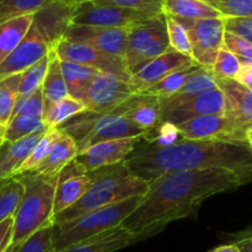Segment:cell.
Listing matches in <instances>:
<instances>
[{"mask_svg":"<svg viewBox=\"0 0 252 252\" xmlns=\"http://www.w3.org/2000/svg\"><path fill=\"white\" fill-rule=\"evenodd\" d=\"M78 153V147L73 138L63 133V135L48 153L46 159L29 174L42 177L58 176L62 170L75 159Z\"/></svg>","mask_w":252,"mask_h":252,"instance_id":"cell-26","label":"cell"},{"mask_svg":"<svg viewBox=\"0 0 252 252\" xmlns=\"http://www.w3.org/2000/svg\"><path fill=\"white\" fill-rule=\"evenodd\" d=\"M41 90L42 98H43V111L68 96V90L62 73L61 61L54 51H51V61Z\"/></svg>","mask_w":252,"mask_h":252,"instance_id":"cell-29","label":"cell"},{"mask_svg":"<svg viewBox=\"0 0 252 252\" xmlns=\"http://www.w3.org/2000/svg\"><path fill=\"white\" fill-rule=\"evenodd\" d=\"M24 196V186L17 177L0 181V223L14 217Z\"/></svg>","mask_w":252,"mask_h":252,"instance_id":"cell-35","label":"cell"},{"mask_svg":"<svg viewBox=\"0 0 252 252\" xmlns=\"http://www.w3.org/2000/svg\"><path fill=\"white\" fill-rule=\"evenodd\" d=\"M164 14L176 19H219L223 15L203 0H164Z\"/></svg>","mask_w":252,"mask_h":252,"instance_id":"cell-28","label":"cell"},{"mask_svg":"<svg viewBox=\"0 0 252 252\" xmlns=\"http://www.w3.org/2000/svg\"><path fill=\"white\" fill-rule=\"evenodd\" d=\"M144 196H135L118 203L101 207L71 220L53 225V241L56 251L98 235L122 225L123 221L140 206Z\"/></svg>","mask_w":252,"mask_h":252,"instance_id":"cell-5","label":"cell"},{"mask_svg":"<svg viewBox=\"0 0 252 252\" xmlns=\"http://www.w3.org/2000/svg\"><path fill=\"white\" fill-rule=\"evenodd\" d=\"M47 129L48 128H42L33 134L27 135L15 142H7V140L2 142V144L0 145V181L10 179L16 174L17 170L29 158L32 149L36 147Z\"/></svg>","mask_w":252,"mask_h":252,"instance_id":"cell-22","label":"cell"},{"mask_svg":"<svg viewBox=\"0 0 252 252\" xmlns=\"http://www.w3.org/2000/svg\"><path fill=\"white\" fill-rule=\"evenodd\" d=\"M236 81L244 85L245 88H248L249 90L252 91V68L249 66H241V70L239 73V75L236 76Z\"/></svg>","mask_w":252,"mask_h":252,"instance_id":"cell-46","label":"cell"},{"mask_svg":"<svg viewBox=\"0 0 252 252\" xmlns=\"http://www.w3.org/2000/svg\"><path fill=\"white\" fill-rule=\"evenodd\" d=\"M63 135V133L58 129V128H48L47 132L44 133L43 137L39 139V142L37 143L36 147L32 149L31 154L29 155L26 160H25L24 164L21 165L19 170L16 171V174L12 177L19 176L22 174H29L32 172L48 155V153L51 152V149L53 148V145L56 144L59 140V138Z\"/></svg>","mask_w":252,"mask_h":252,"instance_id":"cell-33","label":"cell"},{"mask_svg":"<svg viewBox=\"0 0 252 252\" xmlns=\"http://www.w3.org/2000/svg\"><path fill=\"white\" fill-rule=\"evenodd\" d=\"M223 47L238 58L241 66L252 68V43L250 42L225 31Z\"/></svg>","mask_w":252,"mask_h":252,"instance_id":"cell-42","label":"cell"},{"mask_svg":"<svg viewBox=\"0 0 252 252\" xmlns=\"http://www.w3.org/2000/svg\"><path fill=\"white\" fill-rule=\"evenodd\" d=\"M140 138H123L97 143L78 153L73 164L83 174H89L101 167L111 166L126 161L139 143Z\"/></svg>","mask_w":252,"mask_h":252,"instance_id":"cell-11","label":"cell"},{"mask_svg":"<svg viewBox=\"0 0 252 252\" xmlns=\"http://www.w3.org/2000/svg\"><path fill=\"white\" fill-rule=\"evenodd\" d=\"M207 115H224V96L218 86L175 107L161 111L159 123L166 122L177 126L192 118Z\"/></svg>","mask_w":252,"mask_h":252,"instance_id":"cell-18","label":"cell"},{"mask_svg":"<svg viewBox=\"0 0 252 252\" xmlns=\"http://www.w3.org/2000/svg\"><path fill=\"white\" fill-rule=\"evenodd\" d=\"M61 68L68 90V96L80 101L84 105L89 89L100 71L90 66L64 61H61Z\"/></svg>","mask_w":252,"mask_h":252,"instance_id":"cell-27","label":"cell"},{"mask_svg":"<svg viewBox=\"0 0 252 252\" xmlns=\"http://www.w3.org/2000/svg\"><path fill=\"white\" fill-rule=\"evenodd\" d=\"M84 111L85 106L80 101L66 96L65 98L43 111V125L47 128H58L59 126Z\"/></svg>","mask_w":252,"mask_h":252,"instance_id":"cell-31","label":"cell"},{"mask_svg":"<svg viewBox=\"0 0 252 252\" xmlns=\"http://www.w3.org/2000/svg\"><path fill=\"white\" fill-rule=\"evenodd\" d=\"M17 252H57L53 241V225L36 231L17 248Z\"/></svg>","mask_w":252,"mask_h":252,"instance_id":"cell-40","label":"cell"},{"mask_svg":"<svg viewBox=\"0 0 252 252\" xmlns=\"http://www.w3.org/2000/svg\"><path fill=\"white\" fill-rule=\"evenodd\" d=\"M216 81L224 96V116L246 139V132L252 127V91L235 79L216 78Z\"/></svg>","mask_w":252,"mask_h":252,"instance_id":"cell-13","label":"cell"},{"mask_svg":"<svg viewBox=\"0 0 252 252\" xmlns=\"http://www.w3.org/2000/svg\"><path fill=\"white\" fill-rule=\"evenodd\" d=\"M21 74L0 80V127H6L14 112Z\"/></svg>","mask_w":252,"mask_h":252,"instance_id":"cell-37","label":"cell"},{"mask_svg":"<svg viewBox=\"0 0 252 252\" xmlns=\"http://www.w3.org/2000/svg\"><path fill=\"white\" fill-rule=\"evenodd\" d=\"M213 6L223 17L252 16V0H216Z\"/></svg>","mask_w":252,"mask_h":252,"instance_id":"cell-43","label":"cell"},{"mask_svg":"<svg viewBox=\"0 0 252 252\" xmlns=\"http://www.w3.org/2000/svg\"><path fill=\"white\" fill-rule=\"evenodd\" d=\"M93 185L90 174H83L73 162L66 165L58 175L54 192L53 218L76 203Z\"/></svg>","mask_w":252,"mask_h":252,"instance_id":"cell-21","label":"cell"},{"mask_svg":"<svg viewBox=\"0 0 252 252\" xmlns=\"http://www.w3.org/2000/svg\"><path fill=\"white\" fill-rule=\"evenodd\" d=\"M15 177L24 186V196L12 217L11 245L20 246L39 229L53 225V201L58 176L42 177L22 174Z\"/></svg>","mask_w":252,"mask_h":252,"instance_id":"cell-4","label":"cell"},{"mask_svg":"<svg viewBox=\"0 0 252 252\" xmlns=\"http://www.w3.org/2000/svg\"><path fill=\"white\" fill-rule=\"evenodd\" d=\"M170 49L165 15L149 17L128 29L125 62L132 75L140 66Z\"/></svg>","mask_w":252,"mask_h":252,"instance_id":"cell-7","label":"cell"},{"mask_svg":"<svg viewBox=\"0 0 252 252\" xmlns=\"http://www.w3.org/2000/svg\"><path fill=\"white\" fill-rule=\"evenodd\" d=\"M49 61H51V52L48 53V56L43 57L41 61H38L36 64L30 66L27 70L21 73L16 103L26 100L37 89L41 88L44 76H46L47 69H48Z\"/></svg>","mask_w":252,"mask_h":252,"instance_id":"cell-34","label":"cell"},{"mask_svg":"<svg viewBox=\"0 0 252 252\" xmlns=\"http://www.w3.org/2000/svg\"><path fill=\"white\" fill-rule=\"evenodd\" d=\"M49 52L51 48L42 34L31 25L19 46L0 63V80L24 73L43 57L48 56Z\"/></svg>","mask_w":252,"mask_h":252,"instance_id":"cell-16","label":"cell"},{"mask_svg":"<svg viewBox=\"0 0 252 252\" xmlns=\"http://www.w3.org/2000/svg\"><path fill=\"white\" fill-rule=\"evenodd\" d=\"M211 252H240V250H239V248L235 244H229V245L219 246V248L214 249V250Z\"/></svg>","mask_w":252,"mask_h":252,"instance_id":"cell-48","label":"cell"},{"mask_svg":"<svg viewBox=\"0 0 252 252\" xmlns=\"http://www.w3.org/2000/svg\"><path fill=\"white\" fill-rule=\"evenodd\" d=\"M245 233L248 234V235H250L251 238H252V229H251V230H248V231H245Z\"/></svg>","mask_w":252,"mask_h":252,"instance_id":"cell-54","label":"cell"},{"mask_svg":"<svg viewBox=\"0 0 252 252\" xmlns=\"http://www.w3.org/2000/svg\"><path fill=\"white\" fill-rule=\"evenodd\" d=\"M33 15H26L0 24V63L19 46L32 25Z\"/></svg>","mask_w":252,"mask_h":252,"instance_id":"cell-30","label":"cell"},{"mask_svg":"<svg viewBox=\"0 0 252 252\" xmlns=\"http://www.w3.org/2000/svg\"><path fill=\"white\" fill-rule=\"evenodd\" d=\"M249 182L246 177L223 169L167 172L149 182V191L140 206L121 226L144 240L171 221L189 218L209 197L234 191Z\"/></svg>","mask_w":252,"mask_h":252,"instance_id":"cell-1","label":"cell"},{"mask_svg":"<svg viewBox=\"0 0 252 252\" xmlns=\"http://www.w3.org/2000/svg\"><path fill=\"white\" fill-rule=\"evenodd\" d=\"M128 29L71 25L63 39L93 46L105 53L125 58Z\"/></svg>","mask_w":252,"mask_h":252,"instance_id":"cell-17","label":"cell"},{"mask_svg":"<svg viewBox=\"0 0 252 252\" xmlns=\"http://www.w3.org/2000/svg\"><path fill=\"white\" fill-rule=\"evenodd\" d=\"M182 139L246 140L241 137L224 115H207L192 118L176 126Z\"/></svg>","mask_w":252,"mask_h":252,"instance_id":"cell-20","label":"cell"},{"mask_svg":"<svg viewBox=\"0 0 252 252\" xmlns=\"http://www.w3.org/2000/svg\"><path fill=\"white\" fill-rule=\"evenodd\" d=\"M93 2L133 10L149 17L164 14V0H93Z\"/></svg>","mask_w":252,"mask_h":252,"instance_id":"cell-38","label":"cell"},{"mask_svg":"<svg viewBox=\"0 0 252 252\" xmlns=\"http://www.w3.org/2000/svg\"><path fill=\"white\" fill-rule=\"evenodd\" d=\"M246 140H248L250 144H252V127H250L246 132Z\"/></svg>","mask_w":252,"mask_h":252,"instance_id":"cell-50","label":"cell"},{"mask_svg":"<svg viewBox=\"0 0 252 252\" xmlns=\"http://www.w3.org/2000/svg\"><path fill=\"white\" fill-rule=\"evenodd\" d=\"M117 112L127 117L140 129H153L160 120V101L159 97L145 94H135L129 100L116 108Z\"/></svg>","mask_w":252,"mask_h":252,"instance_id":"cell-23","label":"cell"},{"mask_svg":"<svg viewBox=\"0 0 252 252\" xmlns=\"http://www.w3.org/2000/svg\"><path fill=\"white\" fill-rule=\"evenodd\" d=\"M75 7L54 0L33 15L32 26L42 34L51 51H54L63 41L66 31L71 26Z\"/></svg>","mask_w":252,"mask_h":252,"instance_id":"cell-19","label":"cell"},{"mask_svg":"<svg viewBox=\"0 0 252 252\" xmlns=\"http://www.w3.org/2000/svg\"><path fill=\"white\" fill-rule=\"evenodd\" d=\"M54 52L61 61L90 66L98 71L113 74L123 80L129 81L130 74L126 65L125 58L105 53L86 43L71 42L66 39L61 41Z\"/></svg>","mask_w":252,"mask_h":252,"instance_id":"cell-9","label":"cell"},{"mask_svg":"<svg viewBox=\"0 0 252 252\" xmlns=\"http://www.w3.org/2000/svg\"><path fill=\"white\" fill-rule=\"evenodd\" d=\"M225 31L236 34L252 43V16L224 17Z\"/></svg>","mask_w":252,"mask_h":252,"instance_id":"cell-44","label":"cell"},{"mask_svg":"<svg viewBox=\"0 0 252 252\" xmlns=\"http://www.w3.org/2000/svg\"><path fill=\"white\" fill-rule=\"evenodd\" d=\"M93 185L74 206L53 218V225L71 220L101 207L118 203L135 196H145L149 191V182L133 175L125 161L111 166L101 167L89 172Z\"/></svg>","mask_w":252,"mask_h":252,"instance_id":"cell-3","label":"cell"},{"mask_svg":"<svg viewBox=\"0 0 252 252\" xmlns=\"http://www.w3.org/2000/svg\"><path fill=\"white\" fill-rule=\"evenodd\" d=\"M58 129L73 138L79 153L107 140L133 137L143 139L147 133L116 111L96 113L85 110L59 126Z\"/></svg>","mask_w":252,"mask_h":252,"instance_id":"cell-6","label":"cell"},{"mask_svg":"<svg viewBox=\"0 0 252 252\" xmlns=\"http://www.w3.org/2000/svg\"><path fill=\"white\" fill-rule=\"evenodd\" d=\"M56 1H61V2H64V4L76 6V5L84 4V2H88V1H93V0H56Z\"/></svg>","mask_w":252,"mask_h":252,"instance_id":"cell-49","label":"cell"},{"mask_svg":"<svg viewBox=\"0 0 252 252\" xmlns=\"http://www.w3.org/2000/svg\"><path fill=\"white\" fill-rule=\"evenodd\" d=\"M12 228H14L12 217L0 223V252H5V250L11 245Z\"/></svg>","mask_w":252,"mask_h":252,"instance_id":"cell-45","label":"cell"},{"mask_svg":"<svg viewBox=\"0 0 252 252\" xmlns=\"http://www.w3.org/2000/svg\"><path fill=\"white\" fill-rule=\"evenodd\" d=\"M165 21H166V31L167 37H169L170 48L192 58L191 42H189L186 30L182 27V25L176 19L169 16V15H165Z\"/></svg>","mask_w":252,"mask_h":252,"instance_id":"cell-39","label":"cell"},{"mask_svg":"<svg viewBox=\"0 0 252 252\" xmlns=\"http://www.w3.org/2000/svg\"><path fill=\"white\" fill-rule=\"evenodd\" d=\"M135 95L129 81L123 80L110 73H100L96 75L86 95V111L96 113H108L120 107L122 103Z\"/></svg>","mask_w":252,"mask_h":252,"instance_id":"cell-10","label":"cell"},{"mask_svg":"<svg viewBox=\"0 0 252 252\" xmlns=\"http://www.w3.org/2000/svg\"><path fill=\"white\" fill-rule=\"evenodd\" d=\"M234 244L238 246L240 252H252V238L246 233L240 234Z\"/></svg>","mask_w":252,"mask_h":252,"instance_id":"cell-47","label":"cell"},{"mask_svg":"<svg viewBox=\"0 0 252 252\" xmlns=\"http://www.w3.org/2000/svg\"><path fill=\"white\" fill-rule=\"evenodd\" d=\"M43 125V98L41 88L26 100L16 103L11 118L4 129V140L15 142L42 129Z\"/></svg>","mask_w":252,"mask_h":252,"instance_id":"cell-15","label":"cell"},{"mask_svg":"<svg viewBox=\"0 0 252 252\" xmlns=\"http://www.w3.org/2000/svg\"><path fill=\"white\" fill-rule=\"evenodd\" d=\"M193 64H197L193 59L170 48L161 56L152 59L140 66L137 71H134L130 75L129 84L135 94H140L154 84L159 83L169 74L191 66Z\"/></svg>","mask_w":252,"mask_h":252,"instance_id":"cell-14","label":"cell"},{"mask_svg":"<svg viewBox=\"0 0 252 252\" xmlns=\"http://www.w3.org/2000/svg\"><path fill=\"white\" fill-rule=\"evenodd\" d=\"M149 19V16L133 10L111 5H98L93 1L76 5L71 25L83 26L129 29L133 25Z\"/></svg>","mask_w":252,"mask_h":252,"instance_id":"cell-12","label":"cell"},{"mask_svg":"<svg viewBox=\"0 0 252 252\" xmlns=\"http://www.w3.org/2000/svg\"><path fill=\"white\" fill-rule=\"evenodd\" d=\"M17 248H19V246H15V245H10L9 248L6 249V250H5V252H17Z\"/></svg>","mask_w":252,"mask_h":252,"instance_id":"cell-51","label":"cell"},{"mask_svg":"<svg viewBox=\"0 0 252 252\" xmlns=\"http://www.w3.org/2000/svg\"><path fill=\"white\" fill-rule=\"evenodd\" d=\"M214 88H217V81L212 69L201 66L198 70L194 71L187 79L186 83L182 85V88L177 93L169 96V97L159 98L160 112L175 107V106L180 105V103L185 102L187 100H191V98L196 97V96L201 95V94L206 93L208 90H212Z\"/></svg>","mask_w":252,"mask_h":252,"instance_id":"cell-25","label":"cell"},{"mask_svg":"<svg viewBox=\"0 0 252 252\" xmlns=\"http://www.w3.org/2000/svg\"><path fill=\"white\" fill-rule=\"evenodd\" d=\"M125 164L147 182L167 172L208 169L229 170L252 182V144L225 139H181L167 147L138 143Z\"/></svg>","mask_w":252,"mask_h":252,"instance_id":"cell-2","label":"cell"},{"mask_svg":"<svg viewBox=\"0 0 252 252\" xmlns=\"http://www.w3.org/2000/svg\"><path fill=\"white\" fill-rule=\"evenodd\" d=\"M176 20L189 34L192 47V59L198 65L212 69L219 51L223 48L224 33H225L224 17L204 20Z\"/></svg>","mask_w":252,"mask_h":252,"instance_id":"cell-8","label":"cell"},{"mask_svg":"<svg viewBox=\"0 0 252 252\" xmlns=\"http://www.w3.org/2000/svg\"><path fill=\"white\" fill-rule=\"evenodd\" d=\"M4 127H0V145L2 144V142H4Z\"/></svg>","mask_w":252,"mask_h":252,"instance_id":"cell-52","label":"cell"},{"mask_svg":"<svg viewBox=\"0 0 252 252\" xmlns=\"http://www.w3.org/2000/svg\"><path fill=\"white\" fill-rule=\"evenodd\" d=\"M241 70V64L235 56L226 48H221L212 66L217 79H236Z\"/></svg>","mask_w":252,"mask_h":252,"instance_id":"cell-41","label":"cell"},{"mask_svg":"<svg viewBox=\"0 0 252 252\" xmlns=\"http://www.w3.org/2000/svg\"><path fill=\"white\" fill-rule=\"evenodd\" d=\"M203 1L208 2V4H211V5H214V2H216V0H203Z\"/></svg>","mask_w":252,"mask_h":252,"instance_id":"cell-53","label":"cell"},{"mask_svg":"<svg viewBox=\"0 0 252 252\" xmlns=\"http://www.w3.org/2000/svg\"><path fill=\"white\" fill-rule=\"evenodd\" d=\"M54 0H0V24L26 15H34Z\"/></svg>","mask_w":252,"mask_h":252,"instance_id":"cell-36","label":"cell"},{"mask_svg":"<svg viewBox=\"0 0 252 252\" xmlns=\"http://www.w3.org/2000/svg\"><path fill=\"white\" fill-rule=\"evenodd\" d=\"M140 241L135 234L123 226L101 233L86 240L68 246L59 252H115Z\"/></svg>","mask_w":252,"mask_h":252,"instance_id":"cell-24","label":"cell"},{"mask_svg":"<svg viewBox=\"0 0 252 252\" xmlns=\"http://www.w3.org/2000/svg\"><path fill=\"white\" fill-rule=\"evenodd\" d=\"M199 68H201V65L193 64V65L191 66H187V68L174 71V73L169 74V75L165 76L164 79H161L159 83L154 84V85L150 86L149 89H147V90L143 91V93L140 94L152 95L159 98L169 97V96L177 93V91L182 88V85L186 83L187 79H189L194 71L198 70Z\"/></svg>","mask_w":252,"mask_h":252,"instance_id":"cell-32","label":"cell"}]
</instances>
